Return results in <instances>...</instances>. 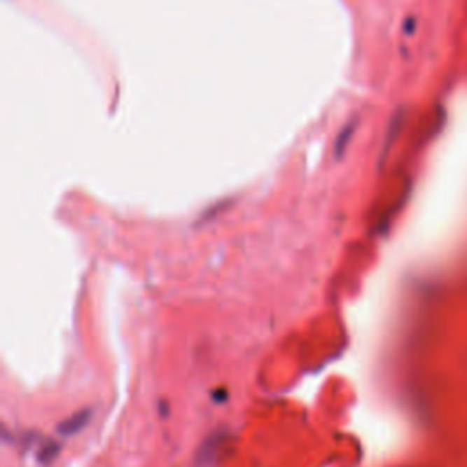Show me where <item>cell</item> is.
<instances>
[{
    "label": "cell",
    "mask_w": 467,
    "mask_h": 467,
    "mask_svg": "<svg viewBox=\"0 0 467 467\" xmlns=\"http://www.w3.org/2000/svg\"><path fill=\"white\" fill-rule=\"evenodd\" d=\"M356 125H358V120H352V123H349V125L345 126L342 132H340L338 137H336V143H334V153H336V158H342L343 155L345 148H347L349 143H351L352 135H354Z\"/></svg>",
    "instance_id": "obj_3"
},
{
    "label": "cell",
    "mask_w": 467,
    "mask_h": 467,
    "mask_svg": "<svg viewBox=\"0 0 467 467\" xmlns=\"http://www.w3.org/2000/svg\"><path fill=\"white\" fill-rule=\"evenodd\" d=\"M403 120H405V110H403V108H400V110H398L396 113H394V116H393L391 123H389L387 139H385V144H384V152H387V150L391 148V144H393V141L398 137V132L402 130Z\"/></svg>",
    "instance_id": "obj_2"
},
{
    "label": "cell",
    "mask_w": 467,
    "mask_h": 467,
    "mask_svg": "<svg viewBox=\"0 0 467 467\" xmlns=\"http://www.w3.org/2000/svg\"><path fill=\"white\" fill-rule=\"evenodd\" d=\"M88 421H90V411L88 409H84V411L75 412L74 417H70L68 420H64L62 424H59V433L66 436L75 435V433H79L81 429H84Z\"/></svg>",
    "instance_id": "obj_1"
}]
</instances>
